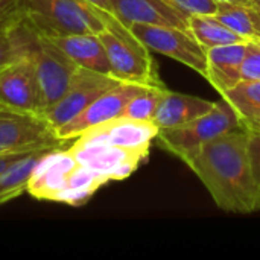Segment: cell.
<instances>
[{
	"label": "cell",
	"mask_w": 260,
	"mask_h": 260,
	"mask_svg": "<svg viewBox=\"0 0 260 260\" xmlns=\"http://www.w3.org/2000/svg\"><path fill=\"white\" fill-rule=\"evenodd\" d=\"M186 17L190 15H213L218 9L216 0H166Z\"/></svg>",
	"instance_id": "cell-24"
},
{
	"label": "cell",
	"mask_w": 260,
	"mask_h": 260,
	"mask_svg": "<svg viewBox=\"0 0 260 260\" xmlns=\"http://www.w3.org/2000/svg\"><path fill=\"white\" fill-rule=\"evenodd\" d=\"M105 27L98 34L110 59L113 76L125 82L161 84L151 50L114 14L102 11Z\"/></svg>",
	"instance_id": "cell-4"
},
{
	"label": "cell",
	"mask_w": 260,
	"mask_h": 260,
	"mask_svg": "<svg viewBox=\"0 0 260 260\" xmlns=\"http://www.w3.org/2000/svg\"><path fill=\"white\" fill-rule=\"evenodd\" d=\"M98 9H102V11H107V12H111L113 14V8H111V3L110 0H82Z\"/></svg>",
	"instance_id": "cell-29"
},
{
	"label": "cell",
	"mask_w": 260,
	"mask_h": 260,
	"mask_svg": "<svg viewBox=\"0 0 260 260\" xmlns=\"http://www.w3.org/2000/svg\"><path fill=\"white\" fill-rule=\"evenodd\" d=\"M69 151L84 166L101 174L108 181H120L133 175L148 160L151 145L128 148L107 143H90L73 139Z\"/></svg>",
	"instance_id": "cell-9"
},
{
	"label": "cell",
	"mask_w": 260,
	"mask_h": 260,
	"mask_svg": "<svg viewBox=\"0 0 260 260\" xmlns=\"http://www.w3.org/2000/svg\"><path fill=\"white\" fill-rule=\"evenodd\" d=\"M110 183L101 174L81 165L69 149L43 154L27 184V193L41 201L84 206L102 186Z\"/></svg>",
	"instance_id": "cell-2"
},
{
	"label": "cell",
	"mask_w": 260,
	"mask_h": 260,
	"mask_svg": "<svg viewBox=\"0 0 260 260\" xmlns=\"http://www.w3.org/2000/svg\"><path fill=\"white\" fill-rule=\"evenodd\" d=\"M248 41L216 46L206 50L207 73L206 79L216 88L219 94L233 88L242 81V62L245 58Z\"/></svg>",
	"instance_id": "cell-15"
},
{
	"label": "cell",
	"mask_w": 260,
	"mask_h": 260,
	"mask_svg": "<svg viewBox=\"0 0 260 260\" xmlns=\"http://www.w3.org/2000/svg\"><path fill=\"white\" fill-rule=\"evenodd\" d=\"M166 87L163 84H149L139 94H136L126 105L123 111V117L136 119V120H152L157 111L160 101L166 93Z\"/></svg>",
	"instance_id": "cell-22"
},
{
	"label": "cell",
	"mask_w": 260,
	"mask_h": 260,
	"mask_svg": "<svg viewBox=\"0 0 260 260\" xmlns=\"http://www.w3.org/2000/svg\"><path fill=\"white\" fill-rule=\"evenodd\" d=\"M120 81L114 76L102 75L84 67H78L64 94L47 110L43 111V117L55 129L76 117L102 93L117 85Z\"/></svg>",
	"instance_id": "cell-10"
},
{
	"label": "cell",
	"mask_w": 260,
	"mask_h": 260,
	"mask_svg": "<svg viewBox=\"0 0 260 260\" xmlns=\"http://www.w3.org/2000/svg\"><path fill=\"white\" fill-rule=\"evenodd\" d=\"M250 11H251V18H253V23H254V26H256V29H257V32H259V35H260V11L259 9H254V8H251V6H250Z\"/></svg>",
	"instance_id": "cell-30"
},
{
	"label": "cell",
	"mask_w": 260,
	"mask_h": 260,
	"mask_svg": "<svg viewBox=\"0 0 260 260\" xmlns=\"http://www.w3.org/2000/svg\"><path fill=\"white\" fill-rule=\"evenodd\" d=\"M239 128L242 126L238 114L222 99L209 113L186 125L160 129L157 140L161 148L186 161L212 140Z\"/></svg>",
	"instance_id": "cell-5"
},
{
	"label": "cell",
	"mask_w": 260,
	"mask_h": 260,
	"mask_svg": "<svg viewBox=\"0 0 260 260\" xmlns=\"http://www.w3.org/2000/svg\"><path fill=\"white\" fill-rule=\"evenodd\" d=\"M50 40L76 66L113 76L107 50L98 34H75L64 37H52Z\"/></svg>",
	"instance_id": "cell-16"
},
{
	"label": "cell",
	"mask_w": 260,
	"mask_h": 260,
	"mask_svg": "<svg viewBox=\"0 0 260 260\" xmlns=\"http://www.w3.org/2000/svg\"><path fill=\"white\" fill-rule=\"evenodd\" d=\"M251 8H254V9H259L260 11V0H253V3H251Z\"/></svg>",
	"instance_id": "cell-32"
},
{
	"label": "cell",
	"mask_w": 260,
	"mask_h": 260,
	"mask_svg": "<svg viewBox=\"0 0 260 260\" xmlns=\"http://www.w3.org/2000/svg\"><path fill=\"white\" fill-rule=\"evenodd\" d=\"M218 3H236V5H245V6H251L253 0H216Z\"/></svg>",
	"instance_id": "cell-31"
},
{
	"label": "cell",
	"mask_w": 260,
	"mask_h": 260,
	"mask_svg": "<svg viewBox=\"0 0 260 260\" xmlns=\"http://www.w3.org/2000/svg\"><path fill=\"white\" fill-rule=\"evenodd\" d=\"M248 155L254 180L260 186V133H248Z\"/></svg>",
	"instance_id": "cell-27"
},
{
	"label": "cell",
	"mask_w": 260,
	"mask_h": 260,
	"mask_svg": "<svg viewBox=\"0 0 260 260\" xmlns=\"http://www.w3.org/2000/svg\"><path fill=\"white\" fill-rule=\"evenodd\" d=\"M254 41H257V43L260 44V37H259V38H254Z\"/></svg>",
	"instance_id": "cell-33"
},
{
	"label": "cell",
	"mask_w": 260,
	"mask_h": 260,
	"mask_svg": "<svg viewBox=\"0 0 260 260\" xmlns=\"http://www.w3.org/2000/svg\"><path fill=\"white\" fill-rule=\"evenodd\" d=\"M221 96L232 105L247 133H260V81H241Z\"/></svg>",
	"instance_id": "cell-18"
},
{
	"label": "cell",
	"mask_w": 260,
	"mask_h": 260,
	"mask_svg": "<svg viewBox=\"0 0 260 260\" xmlns=\"http://www.w3.org/2000/svg\"><path fill=\"white\" fill-rule=\"evenodd\" d=\"M187 29L200 41V44L207 50L216 46L235 44L241 41H248L238 35L236 32L225 27L213 15H190L187 17Z\"/></svg>",
	"instance_id": "cell-20"
},
{
	"label": "cell",
	"mask_w": 260,
	"mask_h": 260,
	"mask_svg": "<svg viewBox=\"0 0 260 260\" xmlns=\"http://www.w3.org/2000/svg\"><path fill=\"white\" fill-rule=\"evenodd\" d=\"M44 152L47 151L27 152L0 172V206L27 192V184L32 177V172Z\"/></svg>",
	"instance_id": "cell-19"
},
{
	"label": "cell",
	"mask_w": 260,
	"mask_h": 260,
	"mask_svg": "<svg viewBox=\"0 0 260 260\" xmlns=\"http://www.w3.org/2000/svg\"><path fill=\"white\" fill-rule=\"evenodd\" d=\"M0 105L41 114V90L32 58L26 53L0 70Z\"/></svg>",
	"instance_id": "cell-12"
},
{
	"label": "cell",
	"mask_w": 260,
	"mask_h": 260,
	"mask_svg": "<svg viewBox=\"0 0 260 260\" xmlns=\"http://www.w3.org/2000/svg\"><path fill=\"white\" fill-rule=\"evenodd\" d=\"M242 81H260V44L248 40L242 62Z\"/></svg>",
	"instance_id": "cell-25"
},
{
	"label": "cell",
	"mask_w": 260,
	"mask_h": 260,
	"mask_svg": "<svg viewBox=\"0 0 260 260\" xmlns=\"http://www.w3.org/2000/svg\"><path fill=\"white\" fill-rule=\"evenodd\" d=\"M129 29L151 52L169 56L206 78V49L189 29L149 23H133Z\"/></svg>",
	"instance_id": "cell-8"
},
{
	"label": "cell",
	"mask_w": 260,
	"mask_h": 260,
	"mask_svg": "<svg viewBox=\"0 0 260 260\" xmlns=\"http://www.w3.org/2000/svg\"><path fill=\"white\" fill-rule=\"evenodd\" d=\"M24 154H27V152H9V154H0V172H2L6 166H9L12 161H15V160H18L20 157H23Z\"/></svg>",
	"instance_id": "cell-28"
},
{
	"label": "cell",
	"mask_w": 260,
	"mask_h": 260,
	"mask_svg": "<svg viewBox=\"0 0 260 260\" xmlns=\"http://www.w3.org/2000/svg\"><path fill=\"white\" fill-rule=\"evenodd\" d=\"M113 14L125 24L149 23L187 29V17L166 0H110Z\"/></svg>",
	"instance_id": "cell-14"
},
{
	"label": "cell",
	"mask_w": 260,
	"mask_h": 260,
	"mask_svg": "<svg viewBox=\"0 0 260 260\" xmlns=\"http://www.w3.org/2000/svg\"><path fill=\"white\" fill-rule=\"evenodd\" d=\"M213 17L245 40H254L260 37L253 23L250 6L236 3H219Z\"/></svg>",
	"instance_id": "cell-21"
},
{
	"label": "cell",
	"mask_w": 260,
	"mask_h": 260,
	"mask_svg": "<svg viewBox=\"0 0 260 260\" xmlns=\"http://www.w3.org/2000/svg\"><path fill=\"white\" fill-rule=\"evenodd\" d=\"M24 24L27 53L35 66L44 111L64 94L79 66H76L50 38L35 32L26 21Z\"/></svg>",
	"instance_id": "cell-6"
},
{
	"label": "cell",
	"mask_w": 260,
	"mask_h": 260,
	"mask_svg": "<svg viewBox=\"0 0 260 260\" xmlns=\"http://www.w3.org/2000/svg\"><path fill=\"white\" fill-rule=\"evenodd\" d=\"M27 50V34L24 20L14 29L0 32V70L21 58Z\"/></svg>",
	"instance_id": "cell-23"
},
{
	"label": "cell",
	"mask_w": 260,
	"mask_h": 260,
	"mask_svg": "<svg viewBox=\"0 0 260 260\" xmlns=\"http://www.w3.org/2000/svg\"><path fill=\"white\" fill-rule=\"evenodd\" d=\"M24 21L44 37L99 34L104 27L102 9L82 0H20Z\"/></svg>",
	"instance_id": "cell-3"
},
{
	"label": "cell",
	"mask_w": 260,
	"mask_h": 260,
	"mask_svg": "<svg viewBox=\"0 0 260 260\" xmlns=\"http://www.w3.org/2000/svg\"><path fill=\"white\" fill-rule=\"evenodd\" d=\"M64 143L41 114L0 105V154L50 151Z\"/></svg>",
	"instance_id": "cell-7"
},
{
	"label": "cell",
	"mask_w": 260,
	"mask_h": 260,
	"mask_svg": "<svg viewBox=\"0 0 260 260\" xmlns=\"http://www.w3.org/2000/svg\"><path fill=\"white\" fill-rule=\"evenodd\" d=\"M184 163L197 174L221 210L229 213L260 210V186L253 175L248 133L244 128L212 140Z\"/></svg>",
	"instance_id": "cell-1"
},
{
	"label": "cell",
	"mask_w": 260,
	"mask_h": 260,
	"mask_svg": "<svg viewBox=\"0 0 260 260\" xmlns=\"http://www.w3.org/2000/svg\"><path fill=\"white\" fill-rule=\"evenodd\" d=\"M146 85L149 84H139V82H125L120 81L113 88L102 93L96 101H93L84 111H81L76 117L70 122L62 125L56 129V136L64 140H73L87 129L108 122L111 119L120 117L128 105V102L139 94Z\"/></svg>",
	"instance_id": "cell-11"
},
{
	"label": "cell",
	"mask_w": 260,
	"mask_h": 260,
	"mask_svg": "<svg viewBox=\"0 0 260 260\" xmlns=\"http://www.w3.org/2000/svg\"><path fill=\"white\" fill-rule=\"evenodd\" d=\"M23 20L20 0H0V32L14 29Z\"/></svg>",
	"instance_id": "cell-26"
},
{
	"label": "cell",
	"mask_w": 260,
	"mask_h": 260,
	"mask_svg": "<svg viewBox=\"0 0 260 260\" xmlns=\"http://www.w3.org/2000/svg\"><path fill=\"white\" fill-rule=\"evenodd\" d=\"M215 104L216 102L198 96L181 94L166 90L163 99L157 107L152 122L160 129L181 126L209 113L215 107Z\"/></svg>",
	"instance_id": "cell-17"
},
{
	"label": "cell",
	"mask_w": 260,
	"mask_h": 260,
	"mask_svg": "<svg viewBox=\"0 0 260 260\" xmlns=\"http://www.w3.org/2000/svg\"><path fill=\"white\" fill-rule=\"evenodd\" d=\"M158 131L160 128L152 120H136L120 116L87 129L76 139L90 143L140 148L151 145L157 139Z\"/></svg>",
	"instance_id": "cell-13"
}]
</instances>
